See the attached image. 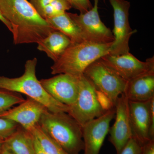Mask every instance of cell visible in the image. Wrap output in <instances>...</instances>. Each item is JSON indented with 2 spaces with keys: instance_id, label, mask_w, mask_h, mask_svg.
Here are the masks:
<instances>
[{
  "instance_id": "7a4b0ae2",
  "label": "cell",
  "mask_w": 154,
  "mask_h": 154,
  "mask_svg": "<svg viewBox=\"0 0 154 154\" xmlns=\"http://www.w3.org/2000/svg\"><path fill=\"white\" fill-rule=\"evenodd\" d=\"M37 60H29L25 65L23 74L18 78L0 76V89L25 94L41 103L52 113H68L69 106L58 102L51 97L42 85L36 75Z\"/></svg>"
},
{
  "instance_id": "5b68a950",
  "label": "cell",
  "mask_w": 154,
  "mask_h": 154,
  "mask_svg": "<svg viewBox=\"0 0 154 154\" xmlns=\"http://www.w3.org/2000/svg\"><path fill=\"white\" fill-rule=\"evenodd\" d=\"M79 95L75 102L69 106L68 113L82 127L98 118L112 108L101 100V93L84 76H80Z\"/></svg>"
},
{
  "instance_id": "ba28073f",
  "label": "cell",
  "mask_w": 154,
  "mask_h": 154,
  "mask_svg": "<svg viewBox=\"0 0 154 154\" xmlns=\"http://www.w3.org/2000/svg\"><path fill=\"white\" fill-rule=\"evenodd\" d=\"M113 10L114 28L112 33L114 40L109 54L119 55L129 52L131 37L136 30L131 28L129 21L130 3L126 0H109Z\"/></svg>"
},
{
  "instance_id": "f1b7e54d",
  "label": "cell",
  "mask_w": 154,
  "mask_h": 154,
  "mask_svg": "<svg viewBox=\"0 0 154 154\" xmlns=\"http://www.w3.org/2000/svg\"><path fill=\"white\" fill-rule=\"evenodd\" d=\"M2 141L0 140V151H1V148H2Z\"/></svg>"
},
{
  "instance_id": "7402d4cb",
  "label": "cell",
  "mask_w": 154,
  "mask_h": 154,
  "mask_svg": "<svg viewBox=\"0 0 154 154\" xmlns=\"http://www.w3.org/2000/svg\"><path fill=\"white\" fill-rule=\"evenodd\" d=\"M19 125L12 120L0 117V140H5L16 131Z\"/></svg>"
},
{
  "instance_id": "4fadbf2b",
  "label": "cell",
  "mask_w": 154,
  "mask_h": 154,
  "mask_svg": "<svg viewBox=\"0 0 154 154\" xmlns=\"http://www.w3.org/2000/svg\"><path fill=\"white\" fill-rule=\"evenodd\" d=\"M129 101L124 94L116 102L115 122L109 129V140L120 154L129 140L132 137L129 114Z\"/></svg>"
},
{
  "instance_id": "cb8c5ba5",
  "label": "cell",
  "mask_w": 154,
  "mask_h": 154,
  "mask_svg": "<svg viewBox=\"0 0 154 154\" xmlns=\"http://www.w3.org/2000/svg\"><path fill=\"white\" fill-rule=\"evenodd\" d=\"M71 6L72 8L84 13L91 10L93 5L90 0H66Z\"/></svg>"
},
{
  "instance_id": "9a60e30c",
  "label": "cell",
  "mask_w": 154,
  "mask_h": 154,
  "mask_svg": "<svg viewBox=\"0 0 154 154\" xmlns=\"http://www.w3.org/2000/svg\"><path fill=\"white\" fill-rule=\"evenodd\" d=\"M123 94L131 102H147L153 98L154 72L128 81Z\"/></svg>"
},
{
  "instance_id": "4316f807",
  "label": "cell",
  "mask_w": 154,
  "mask_h": 154,
  "mask_svg": "<svg viewBox=\"0 0 154 154\" xmlns=\"http://www.w3.org/2000/svg\"><path fill=\"white\" fill-rule=\"evenodd\" d=\"M0 154H15L11 149H10L8 148L3 143L2 144V148H1V151H0Z\"/></svg>"
},
{
  "instance_id": "5bb4252c",
  "label": "cell",
  "mask_w": 154,
  "mask_h": 154,
  "mask_svg": "<svg viewBox=\"0 0 154 154\" xmlns=\"http://www.w3.org/2000/svg\"><path fill=\"white\" fill-rule=\"evenodd\" d=\"M19 105L0 113V117L12 120L28 131L38 124L42 115L48 110L41 103L28 97Z\"/></svg>"
},
{
  "instance_id": "7c38bea8",
  "label": "cell",
  "mask_w": 154,
  "mask_h": 154,
  "mask_svg": "<svg viewBox=\"0 0 154 154\" xmlns=\"http://www.w3.org/2000/svg\"><path fill=\"white\" fill-rule=\"evenodd\" d=\"M79 76L60 74L39 80L45 91L58 102L70 106L79 95Z\"/></svg>"
},
{
  "instance_id": "8992f818",
  "label": "cell",
  "mask_w": 154,
  "mask_h": 154,
  "mask_svg": "<svg viewBox=\"0 0 154 154\" xmlns=\"http://www.w3.org/2000/svg\"><path fill=\"white\" fill-rule=\"evenodd\" d=\"M83 75L113 107L119 97L124 93L127 81L106 65L101 58L88 66Z\"/></svg>"
},
{
  "instance_id": "44dd1931",
  "label": "cell",
  "mask_w": 154,
  "mask_h": 154,
  "mask_svg": "<svg viewBox=\"0 0 154 154\" xmlns=\"http://www.w3.org/2000/svg\"><path fill=\"white\" fill-rule=\"evenodd\" d=\"M25 99L19 93L0 89V113L20 104Z\"/></svg>"
},
{
  "instance_id": "ffe728a7",
  "label": "cell",
  "mask_w": 154,
  "mask_h": 154,
  "mask_svg": "<svg viewBox=\"0 0 154 154\" xmlns=\"http://www.w3.org/2000/svg\"><path fill=\"white\" fill-rule=\"evenodd\" d=\"M29 132L36 138L43 151L47 154H69L52 139L38 124Z\"/></svg>"
},
{
  "instance_id": "6da1fadb",
  "label": "cell",
  "mask_w": 154,
  "mask_h": 154,
  "mask_svg": "<svg viewBox=\"0 0 154 154\" xmlns=\"http://www.w3.org/2000/svg\"><path fill=\"white\" fill-rule=\"evenodd\" d=\"M0 11L11 24L15 45L37 43L56 30L28 0H0Z\"/></svg>"
},
{
  "instance_id": "484cf974",
  "label": "cell",
  "mask_w": 154,
  "mask_h": 154,
  "mask_svg": "<svg viewBox=\"0 0 154 154\" xmlns=\"http://www.w3.org/2000/svg\"><path fill=\"white\" fill-rule=\"evenodd\" d=\"M33 137L35 154H47L42 148L36 138L33 136Z\"/></svg>"
},
{
  "instance_id": "277c9868",
  "label": "cell",
  "mask_w": 154,
  "mask_h": 154,
  "mask_svg": "<svg viewBox=\"0 0 154 154\" xmlns=\"http://www.w3.org/2000/svg\"><path fill=\"white\" fill-rule=\"evenodd\" d=\"M113 42L98 44L84 41L72 43L51 67V73L53 75L66 74L75 76L82 75L91 63L109 54Z\"/></svg>"
},
{
  "instance_id": "52a82bcc",
  "label": "cell",
  "mask_w": 154,
  "mask_h": 154,
  "mask_svg": "<svg viewBox=\"0 0 154 154\" xmlns=\"http://www.w3.org/2000/svg\"><path fill=\"white\" fill-rule=\"evenodd\" d=\"M132 137L141 145L154 140V97L147 102L129 101Z\"/></svg>"
},
{
  "instance_id": "2e32d148",
  "label": "cell",
  "mask_w": 154,
  "mask_h": 154,
  "mask_svg": "<svg viewBox=\"0 0 154 154\" xmlns=\"http://www.w3.org/2000/svg\"><path fill=\"white\" fill-rule=\"evenodd\" d=\"M72 43L63 33L55 30L38 42L37 48L44 52L53 61L57 60Z\"/></svg>"
},
{
  "instance_id": "d6986e66",
  "label": "cell",
  "mask_w": 154,
  "mask_h": 154,
  "mask_svg": "<svg viewBox=\"0 0 154 154\" xmlns=\"http://www.w3.org/2000/svg\"><path fill=\"white\" fill-rule=\"evenodd\" d=\"M30 2L45 20L63 14L72 8L66 0H30Z\"/></svg>"
},
{
  "instance_id": "603a6c76",
  "label": "cell",
  "mask_w": 154,
  "mask_h": 154,
  "mask_svg": "<svg viewBox=\"0 0 154 154\" xmlns=\"http://www.w3.org/2000/svg\"><path fill=\"white\" fill-rule=\"evenodd\" d=\"M142 146L135 139L131 137L122 149L120 154H140Z\"/></svg>"
},
{
  "instance_id": "30bf717a",
  "label": "cell",
  "mask_w": 154,
  "mask_h": 154,
  "mask_svg": "<svg viewBox=\"0 0 154 154\" xmlns=\"http://www.w3.org/2000/svg\"><path fill=\"white\" fill-rule=\"evenodd\" d=\"M102 61L126 81L154 72V57L145 61L138 59L130 53L119 55L107 54L101 57Z\"/></svg>"
},
{
  "instance_id": "d4e9b609",
  "label": "cell",
  "mask_w": 154,
  "mask_h": 154,
  "mask_svg": "<svg viewBox=\"0 0 154 154\" xmlns=\"http://www.w3.org/2000/svg\"><path fill=\"white\" fill-rule=\"evenodd\" d=\"M140 154H154V140L149 141L142 146Z\"/></svg>"
},
{
  "instance_id": "8fae6325",
  "label": "cell",
  "mask_w": 154,
  "mask_h": 154,
  "mask_svg": "<svg viewBox=\"0 0 154 154\" xmlns=\"http://www.w3.org/2000/svg\"><path fill=\"white\" fill-rule=\"evenodd\" d=\"M115 116V107H112L82 127L84 154H99L109 132L110 122Z\"/></svg>"
},
{
  "instance_id": "9c48e42d",
  "label": "cell",
  "mask_w": 154,
  "mask_h": 154,
  "mask_svg": "<svg viewBox=\"0 0 154 154\" xmlns=\"http://www.w3.org/2000/svg\"><path fill=\"white\" fill-rule=\"evenodd\" d=\"M94 5L89 11L80 14L68 13L79 26L86 41L98 44H107L114 40L113 33L102 22L98 11L99 0H94Z\"/></svg>"
},
{
  "instance_id": "ac0fdd59",
  "label": "cell",
  "mask_w": 154,
  "mask_h": 154,
  "mask_svg": "<svg viewBox=\"0 0 154 154\" xmlns=\"http://www.w3.org/2000/svg\"><path fill=\"white\" fill-rule=\"evenodd\" d=\"M3 143L15 154H35L33 136L20 125Z\"/></svg>"
},
{
  "instance_id": "83f0119b",
  "label": "cell",
  "mask_w": 154,
  "mask_h": 154,
  "mask_svg": "<svg viewBox=\"0 0 154 154\" xmlns=\"http://www.w3.org/2000/svg\"><path fill=\"white\" fill-rule=\"evenodd\" d=\"M0 21H2L3 22V24L5 25L7 28L9 29L11 32H12V28L10 23H9L8 21L4 17H3L2 14H1V11H0Z\"/></svg>"
},
{
  "instance_id": "3957f363",
  "label": "cell",
  "mask_w": 154,
  "mask_h": 154,
  "mask_svg": "<svg viewBox=\"0 0 154 154\" xmlns=\"http://www.w3.org/2000/svg\"><path fill=\"white\" fill-rule=\"evenodd\" d=\"M38 124L68 153L79 154L84 150L82 126L68 113L46 110Z\"/></svg>"
},
{
  "instance_id": "e0dca14e",
  "label": "cell",
  "mask_w": 154,
  "mask_h": 154,
  "mask_svg": "<svg viewBox=\"0 0 154 154\" xmlns=\"http://www.w3.org/2000/svg\"><path fill=\"white\" fill-rule=\"evenodd\" d=\"M45 20L56 30L60 31L68 37L72 43L86 41L79 26L69 16L67 12Z\"/></svg>"
}]
</instances>
